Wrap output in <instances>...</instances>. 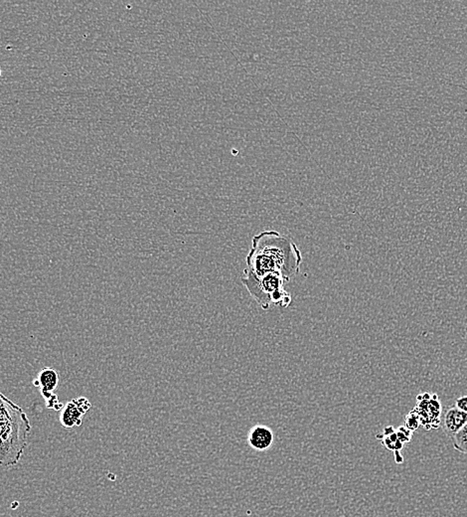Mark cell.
Wrapping results in <instances>:
<instances>
[{
	"label": "cell",
	"instance_id": "cell-1",
	"mask_svg": "<svg viewBox=\"0 0 467 517\" xmlns=\"http://www.w3.org/2000/svg\"><path fill=\"white\" fill-rule=\"evenodd\" d=\"M246 262L255 275L278 273L290 282L301 271L303 255L292 239L278 231H262L253 237Z\"/></svg>",
	"mask_w": 467,
	"mask_h": 517
},
{
	"label": "cell",
	"instance_id": "cell-2",
	"mask_svg": "<svg viewBox=\"0 0 467 517\" xmlns=\"http://www.w3.org/2000/svg\"><path fill=\"white\" fill-rule=\"evenodd\" d=\"M32 426L24 410L0 391V467H15L27 447Z\"/></svg>",
	"mask_w": 467,
	"mask_h": 517
},
{
	"label": "cell",
	"instance_id": "cell-3",
	"mask_svg": "<svg viewBox=\"0 0 467 517\" xmlns=\"http://www.w3.org/2000/svg\"><path fill=\"white\" fill-rule=\"evenodd\" d=\"M241 280L248 294L261 305L262 310H268L271 305L287 308L292 303V296L283 287L287 282L280 273L257 276L248 269H245Z\"/></svg>",
	"mask_w": 467,
	"mask_h": 517
},
{
	"label": "cell",
	"instance_id": "cell-4",
	"mask_svg": "<svg viewBox=\"0 0 467 517\" xmlns=\"http://www.w3.org/2000/svg\"><path fill=\"white\" fill-rule=\"evenodd\" d=\"M59 384V374L54 368L44 367L39 371L38 375L33 380V385L40 391L42 397L48 409L61 410L64 405L60 402L57 394L54 393Z\"/></svg>",
	"mask_w": 467,
	"mask_h": 517
},
{
	"label": "cell",
	"instance_id": "cell-5",
	"mask_svg": "<svg viewBox=\"0 0 467 517\" xmlns=\"http://www.w3.org/2000/svg\"><path fill=\"white\" fill-rule=\"evenodd\" d=\"M413 411L419 416L420 425L427 431L441 426V405L438 396L429 393L418 396L417 407Z\"/></svg>",
	"mask_w": 467,
	"mask_h": 517
},
{
	"label": "cell",
	"instance_id": "cell-6",
	"mask_svg": "<svg viewBox=\"0 0 467 517\" xmlns=\"http://www.w3.org/2000/svg\"><path fill=\"white\" fill-rule=\"evenodd\" d=\"M92 404L86 397H79L69 401L62 408L60 423L67 429L82 425L84 416L90 411Z\"/></svg>",
	"mask_w": 467,
	"mask_h": 517
},
{
	"label": "cell",
	"instance_id": "cell-7",
	"mask_svg": "<svg viewBox=\"0 0 467 517\" xmlns=\"http://www.w3.org/2000/svg\"><path fill=\"white\" fill-rule=\"evenodd\" d=\"M467 423V414L461 411L459 408L452 406V407L445 408L441 417V425L443 427V432L450 439H454L455 435L461 432L464 427Z\"/></svg>",
	"mask_w": 467,
	"mask_h": 517
},
{
	"label": "cell",
	"instance_id": "cell-8",
	"mask_svg": "<svg viewBox=\"0 0 467 517\" xmlns=\"http://www.w3.org/2000/svg\"><path fill=\"white\" fill-rule=\"evenodd\" d=\"M275 435L267 426L257 425L251 429L248 435V446L255 451H267L273 445Z\"/></svg>",
	"mask_w": 467,
	"mask_h": 517
},
{
	"label": "cell",
	"instance_id": "cell-9",
	"mask_svg": "<svg viewBox=\"0 0 467 517\" xmlns=\"http://www.w3.org/2000/svg\"><path fill=\"white\" fill-rule=\"evenodd\" d=\"M452 440L457 451L467 454V423L461 432L457 434Z\"/></svg>",
	"mask_w": 467,
	"mask_h": 517
},
{
	"label": "cell",
	"instance_id": "cell-10",
	"mask_svg": "<svg viewBox=\"0 0 467 517\" xmlns=\"http://www.w3.org/2000/svg\"><path fill=\"white\" fill-rule=\"evenodd\" d=\"M420 425V418L419 416H418L417 413L415 411L411 412L406 419V428L412 432V431L417 430Z\"/></svg>",
	"mask_w": 467,
	"mask_h": 517
},
{
	"label": "cell",
	"instance_id": "cell-11",
	"mask_svg": "<svg viewBox=\"0 0 467 517\" xmlns=\"http://www.w3.org/2000/svg\"><path fill=\"white\" fill-rule=\"evenodd\" d=\"M454 406L467 414V395L461 396V397L457 399Z\"/></svg>",
	"mask_w": 467,
	"mask_h": 517
},
{
	"label": "cell",
	"instance_id": "cell-12",
	"mask_svg": "<svg viewBox=\"0 0 467 517\" xmlns=\"http://www.w3.org/2000/svg\"><path fill=\"white\" fill-rule=\"evenodd\" d=\"M2 76V71H1V66H0V78H1Z\"/></svg>",
	"mask_w": 467,
	"mask_h": 517
}]
</instances>
